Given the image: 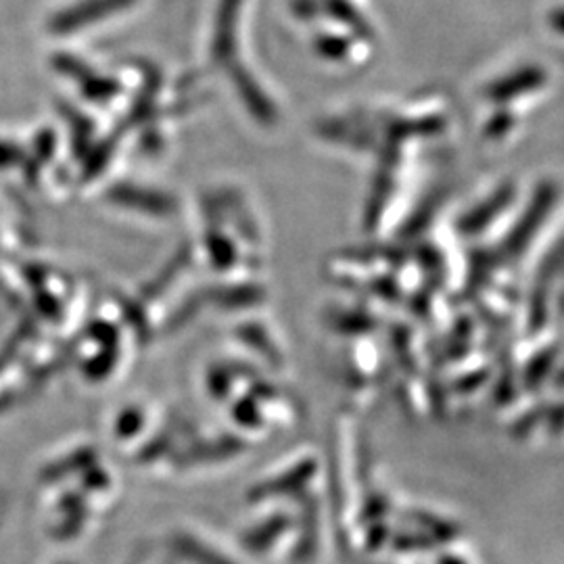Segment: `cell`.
<instances>
[{"label": "cell", "instance_id": "1", "mask_svg": "<svg viewBox=\"0 0 564 564\" xmlns=\"http://www.w3.org/2000/svg\"><path fill=\"white\" fill-rule=\"evenodd\" d=\"M444 564H464L463 561H458V558H444Z\"/></svg>", "mask_w": 564, "mask_h": 564}]
</instances>
